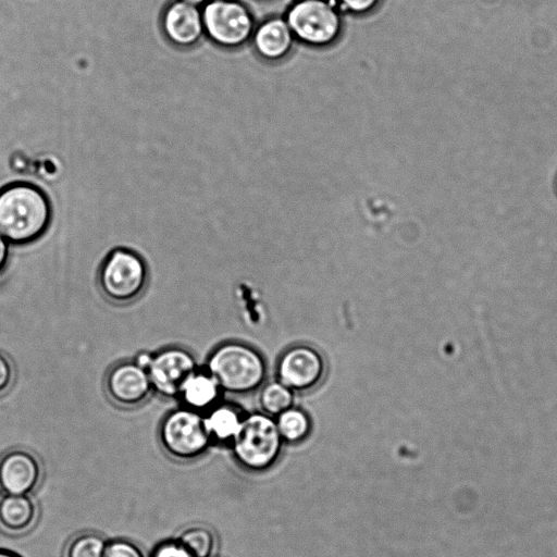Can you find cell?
Returning <instances> with one entry per match:
<instances>
[{"label": "cell", "instance_id": "12", "mask_svg": "<svg viewBox=\"0 0 557 557\" xmlns=\"http://www.w3.org/2000/svg\"><path fill=\"white\" fill-rule=\"evenodd\" d=\"M41 475L38 459L25 449H12L0 458V490L3 494L28 495Z\"/></svg>", "mask_w": 557, "mask_h": 557}, {"label": "cell", "instance_id": "21", "mask_svg": "<svg viewBox=\"0 0 557 557\" xmlns=\"http://www.w3.org/2000/svg\"><path fill=\"white\" fill-rule=\"evenodd\" d=\"M103 557H145L141 549L126 540H114L107 543Z\"/></svg>", "mask_w": 557, "mask_h": 557}, {"label": "cell", "instance_id": "3", "mask_svg": "<svg viewBox=\"0 0 557 557\" xmlns=\"http://www.w3.org/2000/svg\"><path fill=\"white\" fill-rule=\"evenodd\" d=\"M282 441L276 422L267 413L242 418L231 440L236 460L255 471L265 470L276 461Z\"/></svg>", "mask_w": 557, "mask_h": 557}, {"label": "cell", "instance_id": "20", "mask_svg": "<svg viewBox=\"0 0 557 557\" xmlns=\"http://www.w3.org/2000/svg\"><path fill=\"white\" fill-rule=\"evenodd\" d=\"M107 542L96 533H83L71 540L65 557H103Z\"/></svg>", "mask_w": 557, "mask_h": 557}, {"label": "cell", "instance_id": "23", "mask_svg": "<svg viewBox=\"0 0 557 557\" xmlns=\"http://www.w3.org/2000/svg\"><path fill=\"white\" fill-rule=\"evenodd\" d=\"M341 5L348 13L355 15H364L372 12L381 0H338Z\"/></svg>", "mask_w": 557, "mask_h": 557}, {"label": "cell", "instance_id": "18", "mask_svg": "<svg viewBox=\"0 0 557 557\" xmlns=\"http://www.w3.org/2000/svg\"><path fill=\"white\" fill-rule=\"evenodd\" d=\"M293 391L280 381L269 383L260 394L261 407L269 416H278L293 407Z\"/></svg>", "mask_w": 557, "mask_h": 557}, {"label": "cell", "instance_id": "27", "mask_svg": "<svg viewBox=\"0 0 557 557\" xmlns=\"http://www.w3.org/2000/svg\"><path fill=\"white\" fill-rule=\"evenodd\" d=\"M182 1L189 3L191 5H195V7H200L207 2V0H182Z\"/></svg>", "mask_w": 557, "mask_h": 557}, {"label": "cell", "instance_id": "6", "mask_svg": "<svg viewBox=\"0 0 557 557\" xmlns=\"http://www.w3.org/2000/svg\"><path fill=\"white\" fill-rule=\"evenodd\" d=\"M159 437L164 450L178 460H191L201 456L212 442L203 413L186 407L173 410L164 417Z\"/></svg>", "mask_w": 557, "mask_h": 557}, {"label": "cell", "instance_id": "14", "mask_svg": "<svg viewBox=\"0 0 557 557\" xmlns=\"http://www.w3.org/2000/svg\"><path fill=\"white\" fill-rule=\"evenodd\" d=\"M221 388L208 371L196 370L183 385L178 398L184 407L203 413L216 405Z\"/></svg>", "mask_w": 557, "mask_h": 557}, {"label": "cell", "instance_id": "19", "mask_svg": "<svg viewBox=\"0 0 557 557\" xmlns=\"http://www.w3.org/2000/svg\"><path fill=\"white\" fill-rule=\"evenodd\" d=\"M177 540L193 557H211L214 550V535L205 527H191L184 530Z\"/></svg>", "mask_w": 557, "mask_h": 557}, {"label": "cell", "instance_id": "25", "mask_svg": "<svg viewBox=\"0 0 557 557\" xmlns=\"http://www.w3.org/2000/svg\"><path fill=\"white\" fill-rule=\"evenodd\" d=\"M10 259V244L0 234V275L5 271Z\"/></svg>", "mask_w": 557, "mask_h": 557}, {"label": "cell", "instance_id": "28", "mask_svg": "<svg viewBox=\"0 0 557 557\" xmlns=\"http://www.w3.org/2000/svg\"><path fill=\"white\" fill-rule=\"evenodd\" d=\"M555 188H556V191H557V175H556V178H555Z\"/></svg>", "mask_w": 557, "mask_h": 557}, {"label": "cell", "instance_id": "2", "mask_svg": "<svg viewBox=\"0 0 557 557\" xmlns=\"http://www.w3.org/2000/svg\"><path fill=\"white\" fill-rule=\"evenodd\" d=\"M207 371L221 391L245 394L262 384L265 363L260 354L248 345L226 343L210 355Z\"/></svg>", "mask_w": 557, "mask_h": 557}, {"label": "cell", "instance_id": "10", "mask_svg": "<svg viewBox=\"0 0 557 557\" xmlns=\"http://www.w3.org/2000/svg\"><path fill=\"white\" fill-rule=\"evenodd\" d=\"M109 397L123 407H134L144 403L152 391L146 369L135 361L114 366L106 379Z\"/></svg>", "mask_w": 557, "mask_h": 557}, {"label": "cell", "instance_id": "15", "mask_svg": "<svg viewBox=\"0 0 557 557\" xmlns=\"http://www.w3.org/2000/svg\"><path fill=\"white\" fill-rule=\"evenodd\" d=\"M36 506L28 495L3 494L0 498V527L10 532H22L36 519Z\"/></svg>", "mask_w": 557, "mask_h": 557}, {"label": "cell", "instance_id": "13", "mask_svg": "<svg viewBox=\"0 0 557 557\" xmlns=\"http://www.w3.org/2000/svg\"><path fill=\"white\" fill-rule=\"evenodd\" d=\"M257 54L267 61L286 58L293 49L295 36L285 17H270L255 27L251 36Z\"/></svg>", "mask_w": 557, "mask_h": 557}, {"label": "cell", "instance_id": "22", "mask_svg": "<svg viewBox=\"0 0 557 557\" xmlns=\"http://www.w3.org/2000/svg\"><path fill=\"white\" fill-rule=\"evenodd\" d=\"M150 557H193L187 548L176 539L166 540L157 544Z\"/></svg>", "mask_w": 557, "mask_h": 557}, {"label": "cell", "instance_id": "8", "mask_svg": "<svg viewBox=\"0 0 557 557\" xmlns=\"http://www.w3.org/2000/svg\"><path fill=\"white\" fill-rule=\"evenodd\" d=\"M196 370L195 358L182 348H168L152 355L147 368L152 391L165 398H178L183 385Z\"/></svg>", "mask_w": 557, "mask_h": 557}, {"label": "cell", "instance_id": "1", "mask_svg": "<svg viewBox=\"0 0 557 557\" xmlns=\"http://www.w3.org/2000/svg\"><path fill=\"white\" fill-rule=\"evenodd\" d=\"M51 222L50 199L36 185L12 182L0 188V234L10 245L36 242Z\"/></svg>", "mask_w": 557, "mask_h": 557}, {"label": "cell", "instance_id": "24", "mask_svg": "<svg viewBox=\"0 0 557 557\" xmlns=\"http://www.w3.org/2000/svg\"><path fill=\"white\" fill-rule=\"evenodd\" d=\"M14 371L10 360L0 352V395L4 394L13 382Z\"/></svg>", "mask_w": 557, "mask_h": 557}, {"label": "cell", "instance_id": "4", "mask_svg": "<svg viewBox=\"0 0 557 557\" xmlns=\"http://www.w3.org/2000/svg\"><path fill=\"white\" fill-rule=\"evenodd\" d=\"M295 39L323 48L334 44L342 34L343 20L330 0H298L285 15Z\"/></svg>", "mask_w": 557, "mask_h": 557}, {"label": "cell", "instance_id": "5", "mask_svg": "<svg viewBox=\"0 0 557 557\" xmlns=\"http://www.w3.org/2000/svg\"><path fill=\"white\" fill-rule=\"evenodd\" d=\"M201 12L207 38L220 48H239L253 34V15L238 0H211L205 3Z\"/></svg>", "mask_w": 557, "mask_h": 557}, {"label": "cell", "instance_id": "11", "mask_svg": "<svg viewBox=\"0 0 557 557\" xmlns=\"http://www.w3.org/2000/svg\"><path fill=\"white\" fill-rule=\"evenodd\" d=\"M161 27L165 37L181 48L197 45L206 35L199 7L182 0H175L163 9Z\"/></svg>", "mask_w": 557, "mask_h": 557}, {"label": "cell", "instance_id": "9", "mask_svg": "<svg viewBox=\"0 0 557 557\" xmlns=\"http://www.w3.org/2000/svg\"><path fill=\"white\" fill-rule=\"evenodd\" d=\"M324 374L321 355L306 345L294 346L278 363L280 382L292 391H306L314 387Z\"/></svg>", "mask_w": 557, "mask_h": 557}, {"label": "cell", "instance_id": "16", "mask_svg": "<svg viewBox=\"0 0 557 557\" xmlns=\"http://www.w3.org/2000/svg\"><path fill=\"white\" fill-rule=\"evenodd\" d=\"M203 417L212 441L216 442L231 441L242 420L237 409L227 404H216Z\"/></svg>", "mask_w": 557, "mask_h": 557}, {"label": "cell", "instance_id": "17", "mask_svg": "<svg viewBox=\"0 0 557 557\" xmlns=\"http://www.w3.org/2000/svg\"><path fill=\"white\" fill-rule=\"evenodd\" d=\"M276 426L282 440L298 443L307 437L311 423L309 417L300 409L290 407L276 416Z\"/></svg>", "mask_w": 557, "mask_h": 557}, {"label": "cell", "instance_id": "7", "mask_svg": "<svg viewBox=\"0 0 557 557\" xmlns=\"http://www.w3.org/2000/svg\"><path fill=\"white\" fill-rule=\"evenodd\" d=\"M147 282V267L136 252L119 248L103 261L99 271V286L114 302H129L140 295Z\"/></svg>", "mask_w": 557, "mask_h": 557}, {"label": "cell", "instance_id": "26", "mask_svg": "<svg viewBox=\"0 0 557 557\" xmlns=\"http://www.w3.org/2000/svg\"><path fill=\"white\" fill-rule=\"evenodd\" d=\"M0 557H23V556L12 549L0 547Z\"/></svg>", "mask_w": 557, "mask_h": 557}]
</instances>
